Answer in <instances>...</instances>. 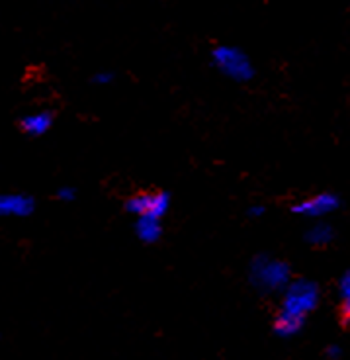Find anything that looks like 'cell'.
<instances>
[{"mask_svg":"<svg viewBox=\"0 0 350 360\" xmlns=\"http://www.w3.org/2000/svg\"><path fill=\"white\" fill-rule=\"evenodd\" d=\"M319 297H321V290L313 280H292L286 290L282 292V307L280 309L306 319L307 315L319 306Z\"/></svg>","mask_w":350,"mask_h":360,"instance_id":"obj_3","label":"cell"},{"mask_svg":"<svg viewBox=\"0 0 350 360\" xmlns=\"http://www.w3.org/2000/svg\"><path fill=\"white\" fill-rule=\"evenodd\" d=\"M53 120V112H49V110H37V112H32V114L22 117L20 126L24 129V134L30 135V137H39V135H45L51 129Z\"/></svg>","mask_w":350,"mask_h":360,"instance_id":"obj_7","label":"cell"},{"mask_svg":"<svg viewBox=\"0 0 350 360\" xmlns=\"http://www.w3.org/2000/svg\"><path fill=\"white\" fill-rule=\"evenodd\" d=\"M171 210V194L169 192H143L127 198L126 212H129L135 219L139 217H157L162 219Z\"/></svg>","mask_w":350,"mask_h":360,"instance_id":"obj_4","label":"cell"},{"mask_svg":"<svg viewBox=\"0 0 350 360\" xmlns=\"http://www.w3.org/2000/svg\"><path fill=\"white\" fill-rule=\"evenodd\" d=\"M341 206V200L337 194L332 192H321V194H315L311 198L299 200L292 206V212L296 216L304 217H313V219H321V217L329 216L332 212H337Z\"/></svg>","mask_w":350,"mask_h":360,"instance_id":"obj_5","label":"cell"},{"mask_svg":"<svg viewBox=\"0 0 350 360\" xmlns=\"http://www.w3.org/2000/svg\"><path fill=\"white\" fill-rule=\"evenodd\" d=\"M114 79H116V75L112 71H98L92 77V82H94V84H100V86H106L110 82H114Z\"/></svg>","mask_w":350,"mask_h":360,"instance_id":"obj_13","label":"cell"},{"mask_svg":"<svg viewBox=\"0 0 350 360\" xmlns=\"http://www.w3.org/2000/svg\"><path fill=\"white\" fill-rule=\"evenodd\" d=\"M335 239V229L325 221H317L306 231V241L313 247H325Z\"/></svg>","mask_w":350,"mask_h":360,"instance_id":"obj_10","label":"cell"},{"mask_svg":"<svg viewBox=\"0 0 350 360\" xmlns=\"http://www.w3.org/2000/svg\"><path fill=\"white\" fill-rule=\"evenodd\" d=\"M212 63L223 77L235 82H249L257 72L251 57L237 45H216L212 49Z\"/></svg>","mask_w":350,"mask_h":360,"instance_id":"obj_2","label":"cell"},{"mask_svg":"<svg viewBox=\"0 0 350 360\" xmlns=\"http://www.w3.org/2000/svg\"><path fill=\"white\" fill-rule=\"evenodd\" d=\"M55 196L61 202H72V200L77 198V188L74 186H61V188H57Z\"/></svg>","mask_w":350,"mask_h":360,"instance_id":"obj_12","label":"cell"},{"mask_svg":"<svg viewBox=\"0 0 350 360\" xmlns=\"http://www.w3.org/2000/svg\"><path fill=\"white\" fill-rule=\"evenodd\" d=\"M304 323H306V319H302V317H297V315L286 314V311H282L280 309L276 317H274V333L278 335V337H294L297 335L302 329H304Z\"/></svg>","mask_w":350,"mask_h":360,"instance_id":"obj_9","label":"cell"},{"mask_svg":"<svg viewBox=\"0 0 350 360\" xmlns=\"http://www.w3.org/2000/svg\"><path fill=\"white\" fill-rule=\"evenodd\" d=\"M135 235L145 245L157 243L162 237V221L157 217H139L135 219Z\"/></svg>","mask_w":350,"mask_h":360,"instance_id":"obj_8","label":"cell"},{"mask_svg":"<svg viewBox=\"0 0 350 360\" xmlns=\"http://www.w3.org/2000/svg\"><path fill=\"white\" fill-rule=\"evenodd\" d=\"M264 212H266V207L262 206V204H254V206H251L249 210H247V214H249L251 217L264 216Z\"/></svg>","mask_w":350,"mask_h":360,"instance_id":"obj_14","label":"cell"},{"mask_svg":"<svg viewBox=\"0 0 350 360\" xmlns=\"http://www.w3.org/2000/svg\"><path fill=\"white\" fill-rule=\"evenodd\" d=\"M249 282L261 294L284 292L292 282V269L282 259L270 255H257L249 264Z\"/></svg>","mask_w":350,"mask_h":360,"instance_id":"obj_1","label":"cell"},{"mask_svg":"<svg viewBox=\"0 0 350 360\" xmlns=\"http://www.w3.org/2000/svg\"><path fill=\"white\" fill-rule=\"evenodd\" d=\"M339 297H341L342 317L350 321V270L342 274L341 282H339Z\"/></svg>","mask_w":350,"mask_h":360,"instance_id":"obj_11","label":"cell"},{"mask_svg":"<svg viewBox=\"0 0 350 360\" xmlns=\"http://www.w3.org/2000/svg\"><path fill=\"white\" fill-rule=\"evenodd\" d=\"M327 356H329L331 360L339 359V356H341V347H337V345L329 347V349H327Z\"/></svg>","mask_w":350,"mask_h":360,"instance_id":"obj_15","label":"cell"},{"mask_svg":"<svg viewBox=\"0 0 350 360\" xmlns=\"http://www.w3.org/2000/svg\"><path fill=\"white\" fill-rule=\"evenodd\" d=\"M36 210V200L30 194H0V217H27Z\"/></svg>","mask_w":350,"mask_h":360,"instance_id":"obj_6","label":"cell"}]
</instances>
